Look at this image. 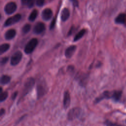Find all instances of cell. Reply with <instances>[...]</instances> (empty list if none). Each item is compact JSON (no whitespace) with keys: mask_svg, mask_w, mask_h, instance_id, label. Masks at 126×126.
<instances>
[{"mask_svg":"<svg viewBox=\"0 0 126 126\" xmlns=\"http://www.w3.org/2000/svg\"><path fill=\"white\" fill-rule=\"evenodd\" d=\"M31 25H30L29 24H25L23 27V28L22 29V33L24 34H26V33H28L30 32V31L31 30Z\"/></svg>","mask_w":126,"mask_h":126,"instance_id":"ffe728a7","label":"cell"},{"mask_svg":"<svg viewBox=\"0 0 126 126\" xmlns=\"http://www.w3.org/2000/svg\"><path fill=\"white\" fill-rule=\"evenodd\" d=\"M35 84L34 79L33 78L30 77L27 79L25 84L24 90L22 93V96H25L27 94H28L32 89Z\"/></svg>","mask_w":126,"mask_h":126,"instance_id":"7a4b0ae2","label":"cell"},{"mask_svg":"<svg viewBox=\"0 0 126 126\" xmlns=\"http://www.w3.org/2000/svg\"><path fill=\"white\" fill-rule=\"evenodd\" d=\"M86 32V31L85 29H82L81 31H80L74 36V39L73 41H77L78 40L80 39L85 34Z\"/></svg>","mask_w":126,"mask_h":126,"instance_id":"9a60e30c","label":"cell"},{"mask_svg":"<svg viewBox=\"0 0 126 126\" xmlns=\"http://www.w3.org/2000/svg\"><path fill=\"white\" fill-rule=\"evenodd\" d=\"M21 19V15L20 14H17L12 17L8 18L5 21L3 26L4 27H8L18 22Z\"/></svg>","mask_w":126,"mask_h":126,"instance_id":"3957f363","label":"cell"},{"mask_svg":"<svg viewBox=\"0 0 126 126\" xmlns=\"http://www.w3.org/2000/svg\"><path fill=\"white\" fill-rule=\"evenodd\" d=\"M45 0H36V4L38 6H42L45 2Z\"/></svg>","mask_w":126,"mask_h":126,"instance_id":"cb8c5ba5","label":"cell"},{"mask_svg":"<svg viewBox=\"0 0 126 126\" xmlns=\"http://www.w3.org/2000/svg\"><path fill=\"white\" fill-rule=\"evenodd\" d=\"M126 20V15L125 14H120L115 19V22L117 24H124Z\"/></svg>","mask_w":126,"mask_h":126,"instance_id":"5bb4252c","label":"cell"},{"mask_svg":"<svg viewBox=\"0 0 126 126\" xmlns=\"http://www.w3.org/2000/svg\"><path fill=\"white\" fill-rule=\"evenodd\" d=\"M122 96L121 91H115L111 94V97L115 100H119Z\"/></svg>","mask_w":126,"mask_h":126,"instance_id":"2e32d148","label":"cell"},{"mask_svg":"<svg viewBox=\"0 0 126 126\" xmlns=\"http://www.w3.org/2000/svg\"><path fill=\"white\" fill-rule=\"evenodd\" d=\"M16 34V31L14 29H10L6 32L4 34V37L7 40L13 39Z\"/></svg>","mask_w":126,"mask_h":126,"instance_id":"7c38bea8","label":"cell"},{"mask_svg":"<svg viewBox=\"0 0 126 126\" xmlns=\"http://www.w3.org/2000/svg\"><path fill=\"white\" fill-rule=\"evenodd\" d=\"M10 45L8 43H4L0 45V54H2L4 52H6L9 48Z\"/></svg>","mask_w":126,"mask_h":126,"instance_id":"d6986e66","label":"cell"},{"mask_svg":"<svg viewBox=\"0 0 126 126\" xmlns=\"http://www.w3.org/2000/svg\"><path fill=\"white\" fill-rule=\"evenodd\" d=\"M35 2H36L35 0H28L27 5L28 7L31 8L33 6Z\"/></svg>","mask_w":126,"mask_h":126,"instance_id":"603a6c76","label":"cell"},{"mask_svg":"<svg viewBox=\"0 0 126 126\" xmlns=\"http://www.w3.org/2000/svg\"><path fill=\"white\" fill-rule=\"evenodd\" d=\"M70 1L72 3L73 5L75 7H78L79 5V2L78 0H70Z\"/></svg>","mask_w":126,"mask_h":126,"instance_id":"4316f807","label":"cell"},{"mask_svg":"<svg viewBox=\"0 0 126 126\" xmlns=\"http://www.w3.org/2000/svg\"><path fill=\"white\" fill-rule=\"evenodd\" d=\"M53 16V12L50 8L44 9L41 13V16L43 20L45 21L49 20Z\"/></svg>","mask_w":126,"mask_h":126,"instance_id":"ba28073f","label":"cell"},{"mask_svg":"<svg viewBox=\"0 0 126 126\" xmlns=\"http://www.w3.org/2000/svg\"><path fill=\"white\" fill-rule=\"evenodd\" d=\"M17 9V5L14 2L7 3L4 8V10L6 14L10 15L13 13Z\"/></svg>","mask_w":126,"mask_h":126,"instance_id":"8992f818","label":"cell"},{"mask_svg":"<svg viewBox=\"0 0 126 126\" xmlns=\"http://www.w3.org/2000/svg\"><path fill=\"white\" fill-rule=\"evenodd\" d=\"M8 60V58L7 57H4L1 59L0 60V64L1 65H3L5 63H7V62Z\"/></svg>","mask_w":126,"mask_h":126,"instance_id":"484cf974","label":"cell"},{"mask_svg":"<svg viewBox=\"0 0 126 126\" xmlns=\"http://www.w3.org/2000/svg\"><path fill=\"white\" fill-rule=\"evenodd\" d=\"M4 113H5V110L4 109L1 108L0 109V116H2V115H3L4 114Z\"/></svg>","mask_w":126,"mask_h":126,"instance_id":"f546056e","label":"cell"},{"mask_svg":"<svg viewBox=\"0 0 126 126\" xmlns=\"http://www.w3.org/2000/svg\"><path fill=\"white\" fill-rule=\"evenodd\" d=\"M38 44V40L36 38H33L31 39L26 45L24 51L27 54H30L33 52L35 47Z\"/></svg>","mask_w":126,"mask_h":126,"instance_id":"6da1fadb","label":"cell"},{"mask_svg":"<svg viewBox=\"0 0 126 126\" xmlns=\"http://www.w3.org/2000/svg\"><path fill=\"white\" fill-rule=\"evenodd\" d=\"M28 1V0H21L22 3L24 5H27Z\"/></svg>","mask_w":126,"mask_h":126,"instance_id":"f1b7e54d","label":"cell"},{"mask_svg":"<svg viewBox=\"0 0 126 126\" xmlns=\"http://www.w3.org/2000/svg\"><path fill=\"white\" fill-rule=\"evenodd\" d=\"M22 58V53L21 51H18L15 52L11 56L10 60V64L12 65H16L18 64Z\"/></svg>","mask_w":126,"mask_h":126,"instance_id":"277c9868","label":"cell"},{"mask_svg":"<svg viewBox=\"0 0 126 126\" xmlns=\"http://www.w3.org/2000/svg\"><path fill=\"white\" fill-rule=\"evenodd\" d=\"M55 24H56V18L55 17L52 21L50 25V30H52L55 26Z\"/></svg>","mask_w":126,"mask_h":126,"instance_id":"d4e9b609","label":"cell"},{"mask_svg":"<svg viewBox=\"0 0 126 126\" xmlns=\"http://www.w3.org/2000/svg\"><path fill=\"white\" fill-rule=\"evenodd\" d=\"M81 113V109L78 107L73 108L68 113L67 118L69 120L72 121L77 118H78Z\"/></svg>","mask_w":126,"mask_h":126,"instance_id":"5b68a950","label":"cell"},{"mask_svg":"<svg viewBox=\"0 0 126 126\" xmlns=\"http://www.w3.org/2000/svg\"><path fill=\"white\" fill-rule=\"evenodd\" d=\"M70 103V94L69 92L67 91H65V93H64V95H63V106L65 109L67 108Z\"/></svg>","mask_w":126,"mask_h":126,"instance_id":"30bf717a","label":"cell"},{"mask_svg":"<svg viewBox=\"0 0 126 126\" xmlns=\"http://www.w3.org/2000/svg\"><path fill=\"white\" fill-rule=\"evenodd\" d=\"M38 15V11L36 9H34L30 14V15H29V20L31 21V22H33L34 21L35 19L36 18L37 16Z\"/></svg>","mask_w":126,"mask_h":126,"instance_id":"ac0fdd59","label":"cell"},{"mask_svg":"<svg viewBox=\"0 0 126 126\" xmlns=\"http://www.w3.org/2000/svg\"><path fill=\"white\" fill-rule=\"evenodd\" d=\"M46 89L43 85L41 84H39L37 85V97L38 98L43 96L46 93Z\"/></svg>","mask_w":126,"mask_h":126,"instance_id":"4fadbf2b","label":"cell"},{"mask_svg":"<svg viewBox=\"0 0 126 126\" xmlns=\"http://www.w3.org/2000/svg\"><path fill=\"white\" fill-rule=\"evenodd\" d=\"M69 16H70V12L68 9L66 8H64L62 10L61 14V19L62 21L63 22L66 21L69 17Z\"/></svg>","mask_w":126,"mask_h":126,"instance_id":"8fae6325","label":"cell"},{"mask_svg":"<svg viewBox=\"0 0 126 126\" xmlns=\"http://www.w3.org/2000/svg\"><path fill=\"white\" fill-rule=\"evenodd\" d=\"M17 94H18V92H14V93L12 94V96H11V99H13V100L15 99V98H16V97L17 95Z\"/></svg>","mask_w":126,"mask_h":126,"instance_id":"83f0119b","label":"cell"},{"mask_svg":"<svg viewBox=\"0 0 126 126\" xmlns=\"http://www.w3.org/2000/svg\"><path fill=\"white\" fill-rule=\"evenodd\" d=\"M105 124L106 125V126H122L121 125H118L117 124H115V123H113L108 120H106L105 122Z\"/></svg>","mask_w":126,"mask_h":126,"instance_id":"7402d4cb","label":"cell"},{"mask_svg":"<svg viewBox=\"0 0 126 126\" xmlns=\"http://www.w3.org/2000/svg\"><path fill=\"white\" fill-rule=\"evenodd\" d=\"M45 29V26L42 22L37 23L33 27V32L36 34H40Z\"/></svg>","mask_w":126,"mask_h":126,"instance_id":"52a82bcc","label":"cell"},{"mask_svg":"<svg viewBox=\"0 0 126 126\" xmlns=\"http://www.w3.org/2000/svg\"><path fill=\"white\" fill-rule=\"evenodd\" d=\"M76 49L75 45H71L66 48L65 51V56L67 58H70L74 54Z\"/></svg>","mask_w":126,"mask_h":126,"instance_id":"9c48e42d","label":"cell"},{"mask_svg":"<svg viewBox=\"0 0 126 126\" xmlns=\"http://www.w3.org/2000/svg\"><path fill=\"white\" fill-rule=\"evenodd\" d=\"M8 96V93L7 92H2V89L1 88L0 93V101L2 102L4 101Z\"/></svg>","mask_w":126,"mask_h":126,"instance_id":"44dd1931","label":"cell"},{"mask_svg":"<svg viewBox=\"0 0 126 126\" xmlns=\"http://www.w3.org/2000/svg\"><path fill=\"white\" fill-rule=\"evenodd\" d=\"M10 80H11V78L10 76L6 75H3L1 77L0 83L2 85L7 84L10 82Z\"/></svg>","mask_w":126,"mask_h":126,"instance_id":"e0dca14e","label":"cell"}]
</instances>
